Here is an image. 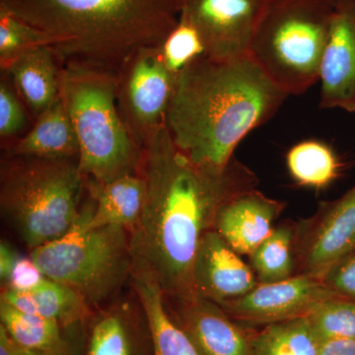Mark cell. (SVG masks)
Segmentation results:
<instances>
[{
  "instance_id": "f1b7e54d",
  "label": "cell",
  "mask_w": 355,
  "mask_h": 355,
  "mask_svg": "<svg viewBox=\"0 0 355 355\" xmlns=\"http://www.w3.org/2000/svg\"><path fill=\"white\" fill-rule=\"evenodd\" d=\"M3 73V72H2ZM6 74V73H4ZM7 77L0 81V137L10 139L27 127V116L17 92L13 90Z\"/></svg>"
},
{
  "instance_id": "7c38bea8",
  "label": "cell",
  "mask_w": 355,
  "mask_h": 355,
  "mask_svg": "<svg viewBox=\"0 0 355 355\" xmlns=\"http://www.w3.org/2000/svg\"><path fill=\"white\" fill-rule=\"evenodd\" d=\"M166 306L200 355H253L252 335L214 301L197 295Z\"/></svg>"
},
{
  "instance_id": "9c48e42d",
  "label": "cell",
  "mask_w": 355,
  "mask_h": 355,
  "mask_svg": "<svg viewBox=\"0 0 355 355\" xmlns=\"http://www.w3.org/2000/svg\"><path fill=\"white\" fill-rule=\"evenodd\" d=\"M355 246V186L338 200L320 203L316 214L295 223V272L321 279Z\"/></svg>"
},
{
  "instance_id": "ac0fdd59",
  "label": "cell",
  "mask_w": 355,
  "mask_h": 355,
  "mask_svg": "<svg viewBox=\"0 0 355 355\" xmlns=\"http://www.w3.org/2000/svg\"><path fill=\"white\" fill-rule=\"evenodd\" d=\"M130 279L148 321L153 355H200L190 338L170 316L164 291L148 266L133 258Z\"/></svg>"
},
{
  "instance_id": "d6a6232c",
  "label": "cell",
  "mask_w": 355,
  "mask_h": 355,
  "mask_svg": "<svg viewBox=\"0 0 355 355\" xmlns=\"http://www.w3.org/2000/svg\"><path fill=\"white\" fill-rule=\"evenodd\" d=\"M19 257L8 242L2 240L0 243V279L4 286L8 282L14 266Z\"/></svg>"
},
{
  "instance_id": "7a4b0ae2",
  "label": "cell",
  "mask_w": 355,
  "mask_h": 355,
  "mask_svg": "<svg viewBox=\"0 0 355 355\" xmlns=\"http://www.w3.org/2000/svg\"><path fill=\"white\" fill-rule=\"evenodd\" d=\"M287 97L249 55H203L177 76L165 127L191 161L224 169L238 144L270 121Z\"/></svg>"
},
{
  "instance_id": "d6986e66",
  "label": "cell",
  "mask_w": 355,
  "mask_h": 355,
  "mask_svg": "<svg viewBox=\"0 0 355 355\" xmlns=\"http://www.w3.org/2000/svg\"><path fill=\"white\" fill-rule=\"evenodd\" d=\"M62 65L49 46L29 51L6 70L16 92L34 118L46 111L60 92Z\"/></svg>"
},
{
  "instance_id": "8fae6325",
  "label": "cell",
  "mask_w": 355,
  "mask_h": 355,
  "mask_svg": "<svg viewBox=\"0 0 355 355\" xmlns=\"http://www.w3.org/2000/svg\"><path fill=\"white\" fill-rule=\"evenodd\" d=\"M266 0H184L181 15L197 28L205 55L216 58L249 53Z\"/></svg>"
},
{
  "instance_id": "6da1fadb",
  "label": "cell",
  "mask_w": 355,
  "mask_h": 355,
  "mask_svg": "<svg viewBox=\"0 0 355 355\" xmlns=\"http://www.w3.org/2000/svg\"><path fill=\"white\" fill-rule=\"evenodd\" d=\"M141 149L146 200L130 232L132 257L154 273L167 302L188 301L198 295L191 270L202 236L214 229L221 205L257 188L259 179L235 157L224 169L197 164L178 148L165 123Z\"/></svg>"
},
{
  "instance_id": "4316f807",
  "label": "cell",
  "mask_w": 355,
  "mask_h": 355,
  "mask_svg": "<svg viewBox=\"0 0 355 355\" xmlns=\"http://www.w3.org/2000/svg\"><path fill=\"white\" fill-rule=\"evenodd\" d=\"M50 46V40L25 21L0 8V67L6 70L16 58L39 46Z\"/></svg>"
},
{
  "instance_id": "9a60e30c",
  "label": "cell",
  "mask_w": 355,
  "mask_h": 355,
  "mask_svg": "<svg viewBox=\"0 0 355 355\" xmlns=\"http://www.w3.org/2000/svg\"><path fill=\"white\" fill-rule=\"evenodd\" d=\"M84 355H153L150 329L139 299L116 301L91 317Z\"/></svg>"
},
{
  "instance_id": "4fadbf2b",
  "label": "cell",
  "mask_w": 355,
  "mask_h": 355,
  "mask_svg": "<svg viewBox=\"0 0 355 355\" xmlns=\"http://www.w3.org/2000/svg\"><path fill=\"white\" fill-rule=\"evenodd\" d=\"M319 81L322 109L355 113V2L335 6Z\"/></svg>"
},
{
  "instance_id": "ba28073f",
  "label": "cell",
  "mask_w": 355,
  "mask_h": 355,
  "mask_svg": "<svg viewBox=\"0 0 355 355\" xmlns=\"http://www.w3.org/2000/svg\"><path fill=\"white\" fill-rule=\"evenodd\" d=\"M176 79L166 67L160 48L139 51L121 70L119 111L141 148L149 135L164 123Z\"/></svg>"
},
{
  "instance_id": "836d02e7",
  "label": "cell",
  "mask_w": 355,
  "mask_h": 355,
  "mask_svg": "<svg viewBox=\"0 0 355 355\" xmlns=\"http://www.w3.org/2000/svg\"><path fill=\"white\" fill-rule=\"evenodd\" d=\"M318 355H355V340H323Z\"/></svg>"
},
{
  "instance_id": "5bb4252c",
  "label": "cell",
  "mask_w": 355,
  "mask_h": 355,
  "mask_svg": "<svg viewBox=\"0 0 355 355\" xmlns=\"http://www.w3.org/2000/svg\"><path fill=\"white\" fill-rule=\"evenodd\" d=\"M191 275L198 295L217 304L241 297L259 284L251 266L214 229L200 240Z\"/></svg>"
},
{
  "instance_id": "4dcf8cb0",
  "label": "cell",
  "mask_w": 355,
  "mask_h": 355,
  "mask_svg": "<svg viewBox=\"0 0 355 355\" xmlns=\"http://www.w3.org/2000/svg\"><path fill=\"white\" fill-rule=\"evenodd\" d=\"M46 279V277H44L37 263L32 260L31 257L25 258L20 256L14 266L12 272L4 288L18 291H31L35 287L39 286Z\"/></svg>"
},
{
  "instance_id": "d4e9b609",
  "label": "cell",
  "mask_w": 355,
  "mask_h": 355,
  "mask_svg": "<svg viewBox=\"0 0 355 355\" xmlns=\"http://www.w3.org/2000/svg\"><path fill=\"white\" fill-rule=\"evenodd\" d=\"M295 223L282 224L250 254V263L259 284L280 282L295 272Z\"/></svg>"
},
{
  "instance_id": "e575fe53",
  "label": "cell",
  "mask_w": 355,
  "mask_h": 355,
  "mask_svg": "<svg viewBox=\"0 0 355 355\" xmlns=\"http://www.w3.org/2000/svg\"><path fill=\"white\" fill-rule=\"evenodd\" d=\"M334 6H340V4L350 3L355 2V0H330Z\"/></svg>"
},
{
  "instance_id": "44dd1931",
  "label": "cell",
  "mask_w": 355,
  "mask_h": 355,
  "mask_svg": "<svg viewBox=\"0 0 355 355\" xmlns=\"http://www.w3.org/2000/svg\"><path fill=\"white\" fill-rule=\"evenodd\" d=\"M6 153L46 158L79 157L76 130L60 93L36 119L31 130L11 144Z\"/></svg>"
},
{
  "instance_id": "5b68a950",
  "label": "cell",
  "mask_w": 355,
  "mask_h": 355,
  "mask_svg": "<svg viewBox=\"0 0 355 355\" xmlns=\"http://www.w3.org/2000/svg\"><path fill=\"white\" fill-rule=\"evenodd\" d=\"M118 83V76L62 65L60 93L76 130L86 181L103 183L140 170L142 149L121 119Z\"/></svg>"
},
{
  "instance_id": "ffe728a7",
  "label": "cell",
  "mask_w": 355,
  "mask_h": 355,
  "mask_svg": "<svg viewBox=\"0 0 355 355\" xmlns=\"http://www.w3.org/2000/svg\"><path fill=\"white\" fill-rule=\"evenodd\" d=\"M85 189L94 202L89 227L118 225L130 232L135 228L146 200V182L140 173L123 175L103 183L85 180Z\"/></svg>"
},
{
  "instance_id": "30bf717a",
  "label": "cell",
  "mask_w": 355,
  "mask_h": 355,
  "mask_svg": "<svg viewBox=\"0 0 355 355\" xmlns=\"http://www.w3.org/2000/svg\"><path fill=\"white\" fill-rule=\"evenodd\" d=\"M336 296L321 279L293 275L280 282L258 284L241 297L218 305L234 321L268 326L308 316L318 305Z\"/></svg>"
},
{
  "instance_id": "2e32d148",
  "label": "cell",
  "mask_w": 355,
  "mask_h": 355,
  "mask_svg": "<svg viewBox=\"0 0 355 355\" xmlns=\"http://www.w3.org/2000/svg\"><path fill=\"white\" fill-rule=\"evenodd\" d=\"M286 202L266 197L258 189L237 193L217 212L214 230L239 254L250 256L275 229Z\"/></svg>"
},
{
  "instance_id": "8992f818",
  "label": "cell",
  "mask_w": 355,
  "mask_h": 355,
  "mask_svg": "<svg viewBox=\"0 0 355 355\" xmlns=\"http://www.w3.org/2000/svg\"><path fill=\"white\" fill-rule=\"evenodd\" d=\"M335 6L330 0H266L248 55L287 95L319 81Z\"/></svg>"
},
{
  "instance_id": "603a6c76",
  "label": "cell",
  "mask_w": 355,
  "mask_h": 355,
  "mask_svg": "<svg viewBox=\"0 0 355 355\" xmlns=\"http://www.w3.org/2000/svg\"><path fill=\"white\" fill-rule=\"evenodd\" d=\"M286 165L298 184L315 190L330 186L340 176L343 164L330 146L320 140H303L286 154Z\"/></svg>"
},
{
  "instance_id": "e0dca14e",
  "label": "cell",
  "mask_w": 355,
  "mask_h": 355,
  "mask_svg": "<svg viewBox=\"0 0 355 355\" xmlns=\"http://www.w3.org/2000/svg\"><path fill=\"white\" fill-rule=\"evenodd\" d=\"M87 324L67 326L0 301V327L16 345L34 352L71 354L83 349Z\"/></svg>"
},
{
  "instance_id": "cb8c5ba5",
  "label": "cell",
  "mask_w": 355,
  "mask_h": 355,
  "mask_svg": "<svg viewBox=\"0 0 355 355\" xmlns=\"http://www.w3.org/2000/svg\"><path fill=\"white\" fill-rule=\"evenodd\" d=\"M251 342L253 355H318L321 345L307 316L268 324Z\"/></svg>"
},
{
  "instance_id": "52a82bcc",
  "label": "cell",
  "mask_w": 355,
  "mask_h": 355,
  "mask_svg": "<svg viewBox=\"0 0 355 355\" xmlns=\"http://www.w3.org/2000/svg\"><path fill=\"white\" fill-rule=\"evenodd\" d=\"M92 198L62 236L30 252L46 279L76 291L91 308L118 295L133 263L130 231L118 225L91 228Z\"/></svg>"
},
{
  "instance_id": "1f68e13d",
  "label": "cell",
  "mask_w": 355,
  "mask_h": 355,
  "mask_svg": "<svg viewBox=\"0 0 355 355\" xmlns=\"http://www.w3.org/2000/svg\"><path fill=\"white\" fill-rule=\"evenodd\" d=\"M0 355H84V349L71 354L34 352L16 345L7 335L4 329L0 327Z\"/></svg>"
},
{
  "instance_id": "484cf974",
  "label": "cell",
  "mask_w": 355,
  "mask_h": 355,
  "mask_svg": "<svg viewBox=\"0 0 355 355\" xmlns=\"http://www.w3.org/2000/svg\"><path fill=\"white\" fill-rule=\"evenodd\" d=\"M307 317L320 342L355 340V301L336 296L318 305Z\"/></svg>"
},
{
  "instance_id": "277c9868",
  "label": "cell",
  "mask_w": 355,
  "mask_h": 355,
  "mask_svg": "<svg viewBox=\"0 0 355 355\" xmlns=\"http://www.w3.org/2000/svg\"><path fill=\"white\" fill-rule=\"evenodd\" d=\"M85 179L78 157L6 153L0 166L2 217L30 252L64 236L80 214Z\"/></svg>"
},
{
  "instance_id": "7402d4cb",
  "label": "cell",
  "mask_w": 355,
  "mask_h": 355,
  "mask_svg": "<svg viewBox=\"0 0 355 355\" xmlns=\"http://www.w3.org/2000/svg\"><path fill=\"white\" fill-rule=\"evenodd\" d=\"M0 301L23 312L57 320L67 326L87 324L93 316L90 306L76 291L49 279L31 291L4 288Z\"/></svg>"
},
{
  "instance_id": "83f0119b",
  "label": "cell",
  "mask_w": 355,
  "mask_h": 355,
  "mask_svg": "<svg viewBox=\"0 0 355 355\" xmlns=\"http://www.w3.org/2000/svg\"><path fill=\"white\" fill-rule=\"evenodd\" d=\"M160 51L166 67L175 76H179L193 60L205 55L200 33L183 15L161 44Z\"/></svg>"
},
{
  "instance_id": "3957f363",
  "label": "cell",
  "mask_w": 355,
  "mask_h": 355,
  "mask_svg": "<svg viewBox=\"0 0 355 355\" xmlns=\"http://www.w3.org/2000/svg\"><path fill=\"white\" fill-rule=\"evenodd\" d=\"M184 0H0V8L50 40L62 65L120 76L128 60L160 48Z\"/></svg>"
},
{
  "instance_id": "f546056e",
  "label": "cell",
  "mask_w": 355,
  "mask_h": 355,
  "mask_svg": "<svg viewBox=\"0 0 355 355\" xmlns=\"http://www.w3.org/2000/svg\"><path fill=\"white\" fill-rule=\"evenodd\" d=\"M321 280L336 295L355 301V246L336 261Z\"/></svg>"
}]
</instances>
